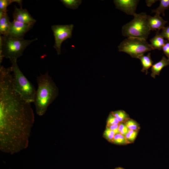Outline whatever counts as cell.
<instances>
[{
  "label": "cell",
  "instance_id": "4fadbf2b",
  "mask_svg": "<svg viewBox=\"0 0 169 169\" xmlns=\"http://www.w3.org/2000/svg\"><path fill=\"white\" fill-rule=\"evenodd\" d=\"M166 41L161 36L159 30H157L155 36L150 40V45L154 49H156L161 50Z\"/></svg>",
  "mask_w": 169,
  "mask_h": 169
},
{
  "label": "cell",
  "instance_id": "5b68a950",
  "mask_svg": "<svg viewBox=\"0 0 169 169\" xmlns=\"http://www.w3.org/2000/svg\"><path fill=\"white\" fill-rule=\"evenodd\" d=\"M118 47L119 51L125 53L131 57L136 58L154 49L146 40L135 37H128L121 42Z\"/></svg>",
  "mask_w": 169,
  "mask_h": 169
},
{
  "label": "cell",
  "instance_id": "9a60e30c",
  "mask_svg": "<svg viewBox=\"0 0 169 169\" xmlns=\"http://www.w3.org/2000/svg\"><path fill=\"white\" fill-rule=\"evenodd\" d=\"M60 1L66 7L72 9H77L82 2L81 0H61Z\"/></svg>",
  "mask_w": 169,
  "mask_h": 169
},
{
  "label": "cell",
  "instance_id": "7a4b0ae2",
  "mask_svg": "<svg viewBox=\"0 0 169 169\" xmlns=\"http://www.w3.org/2000/svg\"><path fill=\"white\" fill-rule=\"evenodd\" d=\"M37 38L32 40L12 38L8 37H0V63L4 58L10 61H17L21 56L25 48Z\"/></svg>",
  "mask_w": 169,
  "mask_h": 169
},
{
  "label": "cell",
  "instance_id": "ac0fdd59",
  "mask_svg": "<svg viewBox=\"0 0 169 169\" xmlns=\"http://www.w3.org/2000/svg\"><path fill=\"white\" fill-rule=\"evenodd\" d=\"M160 1L159 7L156 9L152 10V12L160 14L162 13L164 16L165 10L169 8V0H161Z\"/></svg>",
  "mask_w": 169,
  "mask_h": 169
},
{
  "label": "cell",
  "instance_id": "6da1fadb",
  "mask_svg": "<svg viewBox=\"0 0 169 169\" xmlns=\"http://www.w3.org/2000/svg\"><path fill=\"white\" fill-rule=\"evenodd\" d=\"M36 81L38 88L33 103L37 114L42 116L57 96L58 89L48 72L37 77Z\"/></svg>",
  "mask_w": 169,
  "mask_h": 169
},
{
  "label": "cell",
  "instance_id": "52a82bcc",
  "mask_svg": "<svg viewBox=\"0 0 169 169\" xmlns=\"http://www.w3.org/2000/svg\"><path fill=\"white\" fill-rule=\"evenodd\" d=\"M33 24L20 23L13 20L11 22L8 37L23 39L25 34L32 28Z\"/></svg>",
  "mask_w": 169,
  "mask_h": 169
},
{
  "label": "cell",
  "instance_id": "3957f363",
  "mask_svg": "<svg viewBox=\"0 0 169 169\" xmlns=\"http://www.w3.org/2000/svg\"><path fill=\"white\" fill-rule=\"evenodd\" d=\"M13 74V84L22 98L31 104L34 101L36 90L34 86L21 71L17 61H11Z\"/></svg>",
  "mask_w": 169,
  "mask_h": 169
},
{
  "label": "cell",
  "instance_id": "cb8c5ba5",
  "mask_svg": "<svg viewBox=\"0 0 169 169\" xmlns=\"http://www.w3.org/2000/svg\"><path fill=\"white\" fill-rule=\"evenodd\" d=\"M118 129L119 133L124 136L129 130L124 123H119Z\"/></svg>",
  "mask_w": 169,
  "mask_h": 169
},
{
  "label": "cell",
  "instance_id": "d4e9b609",
  "mask_svg": "<svg viewBox=\"0 0 169 169\" xmlns=\"http://www.w3.org/2000/svg\"><path fill=\"white\" fill-rule=\"evenodd\" d=\"M160 34L163 38L167 39L169 41V26L163 28Z\"/></svg>",
  "mask_w": 169,
  "mask_h": 169
},
{
  "label": "cell",
  "instance_id": "9c48e42d",
  "mask_svg": "<svg viewBox=\"0 0 169 169\" xmlns=\"http://www.w3.org/2000/svg\"><path fill=\"white\" fill-rule=\"evenodd\" d=\"M13 17V20L24 23L34 25L36 22L26 9L18 8L15 6Z\"/></svg>",
  "mask_w": 169,
  "mask_h": 169
},
{
  "label": "cell",
  "instance_id": "2e32d148",
  "mask_svg": "<svg viewBox=\"0 0 169 169\" xmlns=\"http://www.w3.org/2000/svg\"><path fill=\"white\" fill-rule=\"evenodd\" d=\"M111 113L117 119L120 123H124L130 118L128 114L123 110L112 111Z\"/></svg>",
  "mask_w": 169,
  "mask_h": 169
},
{
  "label": "cell",
  "instance_id": "ba28073f",
  "mask_svg": "<svg viewBox=\"0 0 169 169\" xmlns=\"http://www.w3.org/2000/svg\"><path fill=\"white\" fill-rule=\"evenodd\" d=\"M139 0H115L114 3L116 8L127 14L134 16Z\"/></svg>",
  "mask_w": 169,
  "mask_h": 169
},
{
  "label": "cell",
  "instance_id": "277c9868",
  "mask_svg": "<svg viewBox=\"0 0 169 169\" xmlns=\"http://www.w3.org/2000/svg\"><path fill=\"white\" fill-rule=\"evenodd\" d=\"M147 16L144 13H136L132 20L122 26V35L128 38H138L146 40L151 31L147 23Z\"/></svg>",
  "mask_w": 169,
  "mask_h": 169
},
{
  "label": "cell",
  "instance_id": "484cf974",
  "mask_svg": "<svg viewBox=\"0 0 169 169\" xmlns=\"http://www.w3.org/2000/svg\"><path fill=\"white\" fill-rule=\"evenodd\" d=\"M162 49L169 59V41H166L163 46Z\"/></svg>",
  "mask_w": 169,
  "mask_h": 169
},
{
  "label": "cell",
  "instance_id": "e0dca14e",
  "mask_svg": "<svg viewBox=\"0 0 169 169\" xmlns=\"http://www.w3.org/2000/svg\"><path fill=\"white\" fill-rule=\"evenodd\" d=\"M22 0H0V12L6 13L7 7L12 3L16 2L18 3L22 8Z\"/></svg>",
  "mask_w": 169,
  "mask_h": 169
},
{
  "label": "cell",
  "instance_id": "7402d4cb",
  "mask_svg": "<svg viewBox=\"0 0 169 169\" xmlns=\"http://www.w3.org/2000/svg\"><path fill=\"white\" fill-rule=\"evenodd\" d=\"M115 135V133L113 131L106 126L103 134L105 138L110 142H111Z\"/></svg>",
  "mask_w": 169,
  "mask_h": 169
},
{
  "label": "cell",
  "instance_id": "4316f807",
  "mask_svg": "<svg viewBox=\"0 0 169 169\" xmlns=\"http://www.w3.org/2000/svg\"><path fill=\"white\" fill-rule=\"evenodd\" d=\"M119 124H115L110 125H106L110 129L113 131L115 134L119 133Z\"/></svg>",
  "mask_w": 169,
  "mask_h": 169
},
{
  "label": "cell",
  "instance_id": "30bf717a",
  "mask_svg": "<svg viewBox=\"0 0 169 169\" xmlns=\"http://www.w3.org/2000/svg\"><path fill=\"white\" fill-rule=\"evenodd\" d=\"M160 14L156 13L155 16L152 17L147 16V21L148 26L151 30H160L165 27V25L167 22L160 16Z\"/></svg>",
  "mask_w": 169,
  "mask_h": 169
},
{
  "label": "cell",
  "instance_id": "d6986e66",
  "mask_svg": "<svg viewBox=\"0 0 169 169\" xmlns=\"http://www.w3.org/2000/svg\"><path fill=\"white\" fill-rule=\"evenodd\" d=\"M117 145H125L128 144L125 136L120 133L115 135L111 142Z\"/></svg>",
  "mask_w": 169,
  "mask_h": 169
},
{
  "label": "cell",
  "instance_id": "8992f818",
  "mask_svg": "<svg viewBox=\"0 0 169 169\" xmlns=\"http://www.w3.org/2000/svg\"><path fill=\"white\" fill-rule=\"evenodd\" d=\"M73 28V24L55 25L51 26V28L55 40L54 47L56 49L58 55L61 54L62 43L67 39L71 38Z\"/></svg>",
  "mask_w": 169,
  "mask_h": 169
},
{
  "label": "cell",
  "instance_id": "44dd1931",
  "mask_svg": "<svg viewBox=\"0 0 169 169\" xmlns=\"http://www.w3.org/2000/svg\"><path fill=\"white\" fill-rule=\"evenodd\" d=\"M138 132V131L129 130L125 136L128 144L134 142L137 136Z\"/></svg>",
  "mask_w": 169,
  "mask_h": 169
},
{
  "label": "cell",
  "instance_id": "83f0119b",
  "mask_svg": "<svg viewBox=\"0 0 169 169\" xmlns=\"http://www.w3.org/2000/svg\"><path fill=\"white\" fill-rule=\"evenodd\" d=\"M157 1V0H146V2L147 5L148 7H150L153 3Z\"/></svg>",
  "mask_w": 169,
  "mask_h": 169
},
{
  "label": "cell",
  "instance_id": "f1b7e54d",
  "mask_svg": "<svg viewBox=\"0 0 169 169\" xmlns=\"http://www.w3.org/2000/svg\"><path fill=\"white\" fill-rule=\"evenodd\" d=\"M115 169H124L123 168L121 167H118L115 168Z\"/></svg>",
  "mask_w": 169,
  "mask_h": 169
},
{
  "label": "cell",
  "instance_id": "8fae6325",
  "mask_svg": "<svg viewBox=\"0 0 169 169\" xmlns=\"http://www.w3.org/2000/svg\"><path fill=\"white\" fill-rule=\"evenodd\" d=\"M11 22L7 13L0 12V33L4 37H8Z\"/></svg>",
  "mask_w": 169,
  "mask_h": 169
},
{
  "label": "cell",
  "instance_id": "603a6c76",
  "mask_svg": "<svg viewBox=\"0 0 169 169\" xmlns=\"http://www.w3.org/2000/svg\"><path fill=\"white\" fill-rule=\"evenodd\" d=\"M119 123L120 122L111 113L107 118L106 125H110Z\"/></svg>",
  "mask_w": 169,
  "mask_h": 169
},
{
  "label": "cell",
  "instance_id": "ffe728a7",
  "mask_svg": "<svg viewBox=\"0 0 169 169\" xmlns=\"http://www.w3.org/2000/svg\"><path fill=\"white\" fill-rule=\"evenodd\" d=\"M124 123L129 130L138 131L140 128L139 125L137 122L133 119L130 118Z\"/></svg>",
  "mask_w": 169,
  "mask_h": 169
},
{
  "label": "cell",
  "instance_id": "7c38bea8",
  "mask_svg": "<svg viewBox=\"0 0 169 169\" xmlns=\"http://www.w3.org/2000/svg\"><path fill=\"white\" fill-rule=\"evenodd\" d=\"M169 65V59L163 56L159 61L153 64L151 68V76L155 78L156 75H159L162 69Z\"/></svg>",
  "mask_w": 169,
  "mask_h": 169
},
{
  "label": "cell",
  "instance_id": "5bb4252c",
  "mask_svg": "<svg viewBox=\"0 0 169 169\" xmlns=\"http://www.w3.org/2000/svg\"><path fill=\"white\" fill-rule=\"evenodd\" d=\"M138 59L141 60L142 65L141 71L142 72L146 71V74H147L148 69L152 66L153 63L151 57V53H149L146 55H142Z\"/></svg>",
  "mask_w": 169,
  "mask_h": 169
}]
</instances>
